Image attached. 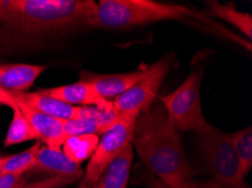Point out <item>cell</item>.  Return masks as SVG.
<instances>
[{
    "instance_id": "4316f807",
    "label": "cell",
    "mask_w": 252,
    "mask_h": 188,
    "mask_svg": "<svg viewBox=\"0 0 252 188\" xmlns=\"http://www.w3.org/2000/svg\"><path fill=\"white\" fill-rule=\"evenodd\" d=\"M2 175V156H0V176Z\"/></svg>"
},
{
    "instance_id": "cb8c5ba5",
    "label": "cell",
    "mask_w": 252,
    "mask_h": 188,
    "mask_svg": "<svg viewBox=\"0 0 252 188\" xmlns=\"http://www.w3.org/2000/svg\"><path fill=\"white\" fill-rule=\"evenodd\" d=\"M0 105H5L7 107H9V108L14 109L18 107V102L14 98V96L11 95L9 91L2 89V88L0 87Z\"/></svg>"
},
{
    "instance_id": "5b68a950",
    "label": "cell",
    "mask_w": 252,
    "mask_h": 188,
    "mask_svg": "<svg viewBox=\"0 0 252 188\" xmlns=\"http://www.w3.org/2000/svg\"><path fill=\"white\" fill-rule=\"evenodd\" d=\"M197 135L202 159L213 179L226 188H250L240 174L239 160L230 134L213 126L207 132Z\"/></svg>"
},
{
    "instance_id": "8992f818",
    "label": "cell",
    "mask_w": 252,
    "mask_h": 188,
    "mask_svg": "<svg viewBox=\"0 0 252 188\" xmlns=\"http://www.w3.org/2000/svg\"><path fill=\"white\" fill-rule=\"evenodd\" d=\"M139 114H120L118 121L102 134L97 148L84 171L83 183L93 185L111 161L131 144L135 125Z\"/></svg>"
},
{
    "instance_id": "d4e9b609",
    "label": "cell",
    "mask_w": 252,
    "mask_h": 188,
    "mask_svg": "<svg viewBox=\"0 0 252 188\" xmlns=\"http://www.w3.org/2000/svg\"><path fill=\"white\" fill-rule=\"evenodd\" d=\"M145 184H146L147 188H170L163 182H161V180L156 178L154 175H152L151 172L145 176Z\"/></svg>"
},
{
    "instance_id": "5bb4252c",
    "label": "cell",
    "mask_w": 252,
    "mask_h": 188,
    "mask_svg": "<svg viewBox=\"0 0 252 188\" xmlns=\"http://www.w3.org/2000/svg\"><path fill=\"white\" fill-rule=\"evenodd\" d=\"M133 160V148L129 144L117 158H114L102 172L94 188H127Z\"/></svg>"
},
{
    "instance_id": "484cf974",
    "label": "cell",
    "mask_w": 252,
    "mask_h": 188,
    "mask_svg": "<svg viewBox=\"0 0 252 188\" xmlns=\"http://www.w3.org/2000/svg\"><path fill=\"white\" fill-rule=\"evenodd\" d=\"M77 188H94V187L92 186V185H87V184H84V183H82L81 185H79Z\"/></svg>"
},
{
    "instance_id": "ac0fdd59",
    "label": "cell",
    "mask_w": 252,
    "mask_h": 188,
    "mask_svg": "<svg viewBox=\"0 0 252 188\" xmlns=\"http://www.w3.org/2000/svg\"><path fill=\"white\" fill-rule=\"evenodd\" d=\"M233 148L238 157L240 164V174L246 179L252 168V130L251 126L239 130L230 134Z\"/></svg>"
},
{
    "instance_id": "277c9868",
    "label": "cell",
    "mask_w": 252,
    "mask_h": 188,
    "mask_svg": "<svg viewBox=\"0 0 252 188\" xmlns=\"http://www.w3.org/2000/svg\"><path fill=\"white\" fill-rule=\"evenodd\" d=\"M201 78L200 69H196L174 91L158 96L167 117L180 132L192 131L202 134L213 128L202 114Z\"/></svg>"
},
{
    "instance_id": "30bf717a",
    "label": "cell",
    "mask_w": 252,
    "mask_h": 188,
    "mask_svg": "<svg viewBox=\"0 0 252 188\" xmlns=\"http://www.w3.org/2000/svg\"><path fill=\"white\" fill-rule=\"evenodd\" d=\"M39 91L71 106H94L104 110L113 109L111 102L100 97L89 83L81 80L75 83H69V85L48 88V89H41Z\"/></svg>"
},
{
    "instance_id": "52a82bcc",
    "label": "cell",
    "mask_w": 252,
    "mask_h": 188,
    "mask_svg": "<svg viewBox=\"0 0 252 188\" xmlns=\"http://www.w3.org/2000/svg\"><path fill=\"white\" fill-rule=\"evenodd\" d=\"M172 56L166 55L144 69V74L135 85L113 99V109L119 114L147 112L158 97L164 79L169 74Z\"/></svg>"
},
{
    "instance_id": "2e32d148",
    "label": "cell",
    "mask_w": 252,
    "mask_h": 188,
    "mask_svg": "<svg viewBox=\"0 0 252 188\" xmlns=\"http://www.w3.org/2000/svg\"><path fill=\"white\" fill-rule=\"evenodd\" d=\"M100 135L84 134V135L70 136L64 141L61 150L72 162L81 166L84 161L90 159L97 148Z\"/></svg>"
},
{
    "instance_id": "d6986e66",
    "label": "cell",
    "mask_w": 252,
    "mask_h": 188,
    "mask_svg": "<svg viewBox=\"0 0 252 188\" xmlns=\"http://www.w3.org/2000/svg\"><path fill=\"white\" fill-rule=\"evenodd\" d=\"M41 148L37 142L32 147L13 156L2 157V174L25 175L33 169L36 161V156Z\"/></svg>"
},
{
    "instance_id": "8fae6325",
    "label": "cell",
    "mask_w": 252,
    "mask_h": 188,
    "mask_svg": "<svg viewBox=\"0 0 252 188\" xmlns=\"http://www.w3.org/2000/svg\"><path fill=\"white\" fill-rule=\"evenodd\" d=\"M18 108L30 122V124L33 126L34 131L39 136V140L44 142L45 147L61 149L64 141L67 140L63 120L41 113L23 103H18Z\"/></svg>"
},
{
    "instance_id": "9c48e42d",
    "label": "cell",
    "mask_w": 252,
    "mask_h": 188,
    "mask_svg": "<svg viewBox=\"0 0 252 188\" xmlns=\"http://www.w3.org/2000/svg\"><path fill=\"white\" fill-rule=\"evenodd\" d=\"M33 170L48 174V177H63L76 183L84 177V170L79 164L64 155L61 149L41 147L36 156Z\"/></svg>"
},
{
    "instance_id": "ffe728a7",
    "label": "cell",
    "mask_w": 252,
    "mask_h": 188,
    "mask_svg": "<svg viewBox=\"0 0 252 188\" xmlns=\"http://www.w3.org/2000/svg\"><path fill=\"white\" fill-rule=\"evenodd\" d=\"M63 130L67 139L70 136L84 135V134L102 135L106 131V129L103 125H101L100 123L92 120H85V118H76V120L63 121Z\"/></svg>"
},
{
    "instance_id": "e0dca14e",
    "label": "cell",
    "mask_w": 252,
    "mask_h": 188,
    "mask_svg": "<svg viewBox=\"0 0 252 188\" xmlns=\"http://www.w3.org/2000/svg\"><path fill=\"white\" fill-rule=\"evenodd\" d=\"M13 116L7 131L6 137L3 140V147H10V145L24 143V142L39 140L36 132L34 131L33 126L30 124V122L26 120V117L23 115L20 108H14Z\"/></svg>"
},
{
    "instance_id": "6da1fadb",
    "label": "cell",
    "mask_w": 252,
    "mask_h": 188,
    "mask_svg": "<svg viewBox=\"0 0 252 188\" xmlns=\"http://www.w3.org/2000/svg\"><path fill=\"white\" fill-rule=\"evenodd\" d=\"M132 148L152 175L170 188H181L190 179L180 131L167 117L162 105L139 114L132 136Z\"/></svg>"
},
{
    "instance_id": "4fadbf2b",
    "label": "cell",
    "mask_w": 252,
    "mask_h": 188,
    "mask_svg": "<svg viewBox=\"0 0 252 188\" xmlns=\"http://www.w3.org/2000/svg\"><path fill=\"white\" fill-rule=\"evenodd\" d=\"M47 67L37 64H0V87L7 91L25 93L34 85Z\"/></svg>"
},
{
    "instance_id": "9a60e30c",
    "label": "cell",
    "mask_w": 252,
    "mask_h": 188,
    "mask_svg": "<svg viewBox=\"0 0 252 188\" xmlns=\"http://www.w3.org/2000/svg\"><path fill=\"white\" fill-rule=\"evenodd\" d=\"M205 13L213 19H220L234 26L247 36L248 41L252 40V16L249 13H244L236 9L233 3H220L217 1L206 2Z\"/></svg>"
},
{
    "instance_id": "603a6c76",
    "label": "cell",
    "mask_w": 252,
    "mask_h": 188,
    "mask_svg": "<svg viewBox=\"0 0 252 188\" xmlns=\"http://www.w3.org/2000/svg\"><path fill=\"white\" fill-rule=\"evenodd\" d=\"M181 188H226L215 179L208 180H187Z\"/></svg>"
},
{
    "instance_id": "44dd1931",
    "label": "cell",
    "mask_w": 252,
    "mask_h": 188,
    "mask_svg": "<svg viewBox=\"0 0 252 188\" xmlns=\"http://www.w3.org/2000/svg\"><path fill=\"white\" fill-rule=\"evenodd\" d=\"M74 182L70 179L63 178V177H47L44 179L37 180L33 183H22L16 188H64Z\"/></svg>"
},
{
    "instance_id": "7c38bea8",
    "label": "cell",
    "mask_w": 252,
    "mask_h": 188,
    "mask_svg": "<svg viewBox=\"0 0 252 188\" xmlns=\"http://www.w3.org/2000/svg\"><path fill=\"white\" fill-rule=\"evenodd\" d=\"M18 103H23L39 112L50 115L52 117L59 118L63 121L76 120L79 117V107L68 105V104L59 101L47 94L36 91V93H18V91H9Z\"/></svg>"
},
{
    "instance_id": "7402d4cb",
    "label": "cell",
    "mask_w": 252,
    "mask_h": 188,
    "mask_svg": "<svg viewBox=\"0 0 252 188\" xmlns=\"http://www.w3.org/2000/svg\"><path fill=\"white\" fill-rule=\"evenodd\" d=\"M24 176L21 174H2L0 176V188H16L24 183Z\"/></svg>"
},
{
    "instance_id": "7a4b0ae2",
    "label": "cell",
    "mask_w": 252,
    "mask_h": 188,
    "mask_svg": "<svg viewBox=\"0 0 252 188\" xmlns=\"http://www.w3.org/2000/svg\"><path fill=\"white\" fill-rule=\"evenodd\" d=\"M96 5L93 27L129 28L164 21H179L225 41L233 42L251 52L250 41L220 24L205 11L153 0H101Z\"/></svg>"
},
{
    "instance_id": "ba28073f",
    "label": "cell",
    "mask_w": 252,
    "mask_h": 188,
    "mask_svg": "<svg viewBox=\"0 0 252 188\" xmlns=\"http://www.w3.org/2000/svg\"><path fill=\"white\" fill-rule=\"evenodd\" d=\"M144 69L126 74H94V72H82L79 80L93 88L95 93L105 101L116 98L126 93L141 78Z\"/></svg>"
},
{
    "instance_id": "3957f363",
    "label": "cell",
    "mask_w": 252,
    "mask_h": 188,
    "mask_svg": "<svg viewBox=\"0 0 252 188\" xmlns=\"http://www.w3.org/2000/svg\"><path fill=\"white\" fill-rule=\"evenodd\" d=\"M96 9L93 0H0V25L26 34L93 27Z\"/></svg>"
}]
</instances>
